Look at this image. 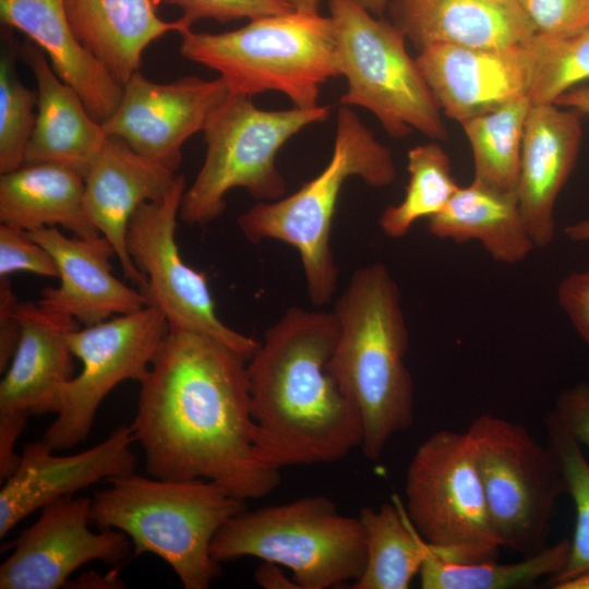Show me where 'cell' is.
Returning a JSON list of instances; mask_svg holds the SVG:
<instances>
[{
    "label": "cell",
    "mask_w": 589,
    "mask_h": 589,
    "mask_svg": "<svg viewBox=\"0 0 589 589\" xmlns=\"http://www.w3.org/2000/svg\"><path fill=\"white\" fill-rule=\"evenodd\" d=\"M407 158L409 179L405 195L378 218L380 228L390 238L406 236L418 220L442 212L459 188L450 159L437 142L412 147Z\"/></svg>",
    "instance_id": "obj_31"
},
{
    "label": "cell",
    "mask_w": 589,
    "mask_h": 589,
    "mask_svg": "<svg viewBox=\"0 0 589 589\" xmlns=\"http://www.w3.org/2000/svg\"><path fill=\"white\" fill-rule=\"evenodd\" d=\"M372 14L378 16L397 0H357Z\"/></svg>",
    "instance_id": "obj_46"
},
{
    "label": "cell",
    "mask_w": 589,
    "mask_h": 589,
    "mask_svg": "<svg viewBox=\"0 0 589 589\" xmlns=\"http://www.w3.org/2000/svg\"><path fill=\"white\" fill-rule=\"evenodd\" d=\"M582 128L577 111L532 104L525 124L517 196L536 248L555 236L554 207L577 160Z\"/></svg>",
    "instance_id": "obj_21"
},
{
    "label": "cell",
    "mask_w": 589,
    "mask_h": 589,
    "mask_svg": "<svg viewBox=\"0 0 589 589\" xmlns=\"http://www.w3.org/2000/svg\"><path fill=\"white\" fill-rule=\"evenodd\" d=\"M256 584L265 589H300L293 578L286 576L284 567L263 561L254 574Z\"/></svg>",
    "instance_id": "obj_41"
},
{
    "label": "cell",
    "mask_w": 589,
    "mask_h": 589,
    "mask_svg": "<svg viewBox=\"0 0 589 589\" xmlns=\"http://www.w3.org/2000/svg\"><path fill=\"white\" fill-rule=\"evenodd\" d=\"M168 332L153 304L71 330L68 342L82 370L64 385L61 409L41 440L53 450L85 441L105 397L123 381L146 377Z\"/></svg>",
    "instance_id": "obj_12"
},
{
    "label": "cell",
    "mask_w": 589,
    "mask_h": 589,
    "mask_svg": "<svg viewBox=\"0 0 589 589\" xmlns=\"http://www.w3.org/2000/svg\"><path fill=\"white\" fill-rule=\"evenodd\" d=\"M557 301L589 349V271L567 275L557 287Z\"/></svg>",
    "instance_id": "obj_39"
},
{
    "label": "cell",
    "mask_w": 589,
    "mask_h": 589,
    "mask_svg": "<svg viewBox=\"0 0 589 589\" xmlns=\"http://www.w3.org/2000/svg\"><path fill=\"white\" fill-rule=\"evenodd\" d=\"M92 498L65 496L41 508L0 565L1 589H58L91 561L120 563L130 552L117 529H89Z\"/></svg>",
    "instance_id": "obj_15"
},
{
    "label": "cell",
    "mask_w": 589,
    "mask_h": 589,
    "mask_svg": "<svg viewBox=\"0 0 589 589\" xmlns=\"http://www.w3.org/2000/svg\"><path fill=\"white\" fill-rule=\"evenodd\" d=\"M358 177L374 188L396 179L393 154L349 107L338 109L332 157L325 168L290 195L259 201L237 218L252 243L278 240L299 253L306 290L314 305L328 303L337 288L338 268L330 245L340 191Z\"/></svg>",
    "instance_id": "obj_5"
},
{
    "label": "cell",
    "mask_w": 589,
    "mask_h": 589,
    "mask_svg": "<svg viewBox=\"0 0 589 589\" xmlns=\"http://www.w3.org/2000/svg\"><path fill=\"white\" fill-rule=\"evenodd\" d=\"M428 544V543H426ZM572 541L563 539L537 554L510 564L496 561L457 563L428 554L419 576L423 589H509L532 586L544 576H554L566 566Z\"/></svg>",
    "instance_id": "obj_30"
},
{
    "label": "cell",
    "mask_w": 589,
    "mask_h": 589,
    "mask_svg": "<svg viewBox=\"0 0 589 589\" xmlns=\"http://www.w3.org/2000/svg\"><path fill=\"white\" fill-rule=\"evenodd\" d=\"M84 178L53 163L24 164L0 177V221L27 231L62 227L74 236L99 235L84 211Z\"/></svg>",
    "instance_id": "obj_27"
},
{
    "label": "cell",
    "mask_w": 589,
    "mask_h": 589,
    "mask_svg": "<svg viewBox=\"0 0 589 589\" xmlns=\"http://www.w3.org/2000/svg\"><path fill=\"white\" fill-rule=\"evenodd\" d=\"M12 56L0 62V172L13 171L25 164V152L34 131L37 93L17 79Z\"/></svg>",
    "instance_id": "obj_34"
},
{
    "label": "cell",
    "mask_w": 589,
    "mask_h": 589,
    "mask_svg": "<svg viewBox=\"0 0 589 589\" xmlns=\"http://www.w3.org/2000/svg\"><path fill=\"white\" fill-rule=\"evenodd\" d=\"M132 425L117 428L101 443L73 455H53L43 440L27 443L0 491V538L49 503L104 479L134 472Z\"/></svg>",
    "instance_id": "obj_17"
},
{
    "label": "cell",
    "mask_w": 589,
    "mask_h": 589,
    "mask_svg": "<svg viewBox=\"0 0 589 589\" xmlns=\"http://www.w3.org/2000/svg\"><path fill=\"white\" fill-rule=\"evenodd\" d=\"M21 336L0 383V479L16 468L17 438L29 417L61 409L64 385L74 376L68 335L80 324L37 302H19Z\"/></svg>",
    "instance_id": "obj_14"
},
{
    "label": "cell",
    "mask_w": 589,
    "mask_h": 589,
    "mask_svg": "<svg viewBox=\"0 0 589 589\" xmlns=\"http://www.w3.org/2000/svg\"><path fill=\"white\" fill-rule=\"evenodd\" d=\"M406 513L431 552L457 563L496 561L502 548L467 432L425 438L406 473Z\"/></svg>",
    "instance_id": "obj_10"
},
{
    "label": "cell",
    "mask_w": 589,
    "mask_h": 589,
    "mask_svg": "<svg viewBox=\"0 0 589 589\" xmlns=\"http://www.w3.org/2000/svg\"><path fill=\"white\" fill-rule=\"evenodd\" d=\"M338 337L327 369L358 408L369 460L413 423L414 388L405 362L409 332L397 283L382 263L358 268L333 309Z\"/></svg>",
    "instance_id": "obj_3"
},
{
    "label": "cell",
    "mask_w": 589,
    "mask_h": 589,
    "mask_svg": "<svg viewBox=\"0 0 589 589\" xmlns=\"http://www.w3.org/2000/svg\"><path fill=\"white\" fill-rule=\"evenodd\" d=\"M108 481L110 486L92 497L91 521L125 533L134 555L164 560L183 588L207 589L220 574L212 542L245 509L244 501L206 479H148L133 472Z\"/></svg>",
    "instance_id": "obj_4"
},
{
    "label": "cell",
    "mask_w": 589,
    "mask_h": 589,
    "mask_svg": "<svg viewBox=\"0 0 589 589\" xmlns=\"http://www.w3.org/2000/svg\"><path fill=\"white\" fill-rule=\"evenodd\" d=\"M532 103L516 98L460 123L472 151L474 178L504 192H517L525 124Z\"/></svg>",
    "instance_id": "obj_29"
},
{
    "label": "cell",
    "mask_w": 589,
    "mask_h": 589,
    "mask_svg": "<svg viewBox=\"0 0 589 589\" xmlns=\"http://www.w3.org/2000/svg\"><path fill=\"white\" fill-rule=\"evenodd\" d=\"M564 233L572 241L589 243V218L568 225Z\"/></svg>",
    "instance_id": "obj_44"
},
{
    "label": "cell",
    "mask_w": 589,
    "mask_h": 589,
    "mask_svg": "<svg viewBox=\"0 0 589 589\" xmlns=\"http://www.w3.org/2000/svg\"><path fill=\"white\" fill-rule=\"evenodd\" d=\"M247 362L207 335L169 328L131 424L151 476L211 480L243 501L279 485L280 469L257 449Z\"/></svg>",
    "instance_id": "obj_1"
},
{
    "label": "cell",
    "mask_w": 589,
    "mask_h": 589,
    "mask_svg": "<svg viewBox=\"0 0 589 589\" xmlns=\"http://www.w3.org/2000/svg\"><path fill=\"white\" fill-rule=\"evenodd\" d=\"M79 38L122 85L139 71L144 50L164 35L191 29L182 17L165 21L157 0H63Z\"/></svg>",
    "instance_id": "obj_25"
},
{
    "label": "cell",
    "mask_w": 589,
    "mask_h": 589,
    "mask_svg": "<svg viewBox=\"0 0 589 589\" xmlns=\"http://www.w3.org/2000/svg\"><path fill=\"white\" fill-rule=\"evenodd\" d=\"M27 272L43 277L58 278L53 257L29 231L7 224L0 225V278Z\"/></svg>",
    "instance_id": "obj_36"
},
{
    "label": "cell",
    "mask_w": 589,
    "mask_h": 589,
    "mask_svg": "<svg viewBox=\"0 0 589 589\" xmlns=\"http://www.w3.org/2000/svg\"><path fill=\"white\" fill-rule=\"evenodd\" d=\"M228 95L220 77L183 76L156 83L137 71L123 85L116 111L101 124L107 135L176 172L185 141L203 131Z\"/></svg>",
    "instance_id": "obj_16"
},
{
    "label": "cell",
    "mask_w": 589,
    "mask_h": 589,
    "mask_svg": "<svg viewBox=\"0 0 589 589\" xmlns=\"http://www.w3.org/2000/svg\"><path fill=\"white\" fill-rule=\"evenodd\" d=\"M416 60L442 113L459 124L528 96L531 86L533 62L526 43L492 49L434 45Z\"/></svg>",
    "instance_id": "obj_18"
},
{
    "label": "cell",
    "mask_w": 589,
    "mask_h": 589,
    "mask_svg": "<svg viewBox=\"0 0 589 589\" xmlns=\"http://www.w3.org/2000/svg\"><path fill=\"white\" fill-rule=\"evenodd\" d=\"M296 10L303 12H320L323 0H290Z\"/></svg>",
    "instance_id": "obj_47"
},
{
    "label": "cell",
    "mask_w": 589,
    "mask_h": 589,
    "mask_svg": "<svg viewBox=\"0 0 589 589\" xmlns=\"http://www.w3.org/2000/svg\"><path fill=\"white\" fill-rule=\"evenodd\" d=\"M432 236L464 243L479 241L490 256L517 264L536 248L517 192H504L473 180L459 187L442 212L429 219Z\"/></svg>",
    "instance_id": "obj_26"
},
{
    "label": "cell",
    "mask_w": 589,
    "mask_h": 589,
    "mask_svg": "<svg viewBox=\"0 0 589 589\" xmlns=\"http://www.w3.org/2000/svg\"><path fill=\"white\" fill-rule=\"evenodd\" d=\"M21 48L37 83L36 122L25 164H59L84 178L108 135L79 94L55 73L44 50L31 41Z\"/></svg>",
    "instance_id": "obj_24"
},
{
    "label": "cell",
    "mask_w": 589,
    "mask_h": 589,
    "mask_svg": "<svg viewBox=\"0 0 589 589\" xmlns=\"http://www.w3.org/2000/svg\"><path fill=\"white\" fill-rule=\"evenodd\" d=\"M327 1L340 74L348 83L339 104L369 110L393 137L417 130L446 140L443 113L406 49L404 32L357 0Z\"/></svg>",
    "instance_id": "obj_9"
},
{
    "label": "cell",
    "mask_w": 589,
    "mask_h": 589,
    "mask_svg": "<svg viewBox=\"0 0 589 589\" xmlns=\"http://www.w3.org/2000/svg\"><path fill=\"white\" fill-rule=\"evenodd\" d=\"M546 445L555 456L564 478L566 493L572 496L576 525L568 562L551 576V586L589 572V464L580 443L563 426L553 410L543 419Z\"/></svg>",
    "instance_id": "obj_32"
},
{
    "label": "cell",
    "mask_w": 589,
    "mask_h": 589,
    "mask_svg": "<svg viewBox=\"0 0 589 589\" xmlns=\"http://www.w3.org/2000/svg\"><path fill=\"white\" fill-rule=\"evenodd\" d=\"M552 410L580 445L589 447V383H577L560 392Z\"/></svg>",
    "instance_id": "obj_38"
},
{
    "label": "cell",
    "mask_w": 589,
    "mask_h": 589,
    "mask_svg": "<svg viewBox=\"0 0 589 589\" xmlns=\"http://www.w3.org/2000/svg\"><path fill=\"white\" fill-rule=\"evenodd\" d=\"M526 44L533 62L528 93L532 104H554L589 79V27L565 37L536 33Z\"/></svg>",
    "instance_id": "obj_33"
},
{
    "label": "cell",
    "mask_w": 589,
    "mask_h": 589,
    "mask_svg": "<svg viewBox=\"0 0 589 589\" xmlns=\"http://www.w3.org/2000/svg\"><path fill=\"white\" fill-rule=\"evenodd\" d=\"M329 116L326 105L265 110L251 97L229 94L202 131L205 159L185 189L179 219L190 226L209 224L224 213L226 195L236 188L259 201L285 196L286 180L276 166L279 149L301 130Z\"/></svg>",
    "instance_id": "obj_8"
},
{
    "label": "cell",
    "mask_w": 589,
    "mask_h": 589,
    "mask_svg": "<svg viewBox=\"0 0 589 589\" xmlns=\"http://www.w3.org/2000/svg\"><path fill=\"white\" fill-rule=\"evenodd\" d=\"M182 11V19L191 26L203 19L219 23L235 20H255L296 10L290 0H157Z\"/></svg>",
    "instance_id": "obj_35"
},
{
    "label": "cell",
    "mask_w": 589,
    "mask_h": 589,
    "mask_svg": "<svg viewBox=\"0 0 589 589\" xmlns=\"http://www.w3.org/2000/svg\"><path fill=\"white\" fill-rule=\"evenodd\" d=\"M334 311L292 306L247 362L262 460L287 466L334 462L360 447L361 414L327 369L338 337Z\"/></svg>",
    "instance_id": "obj_2"
},
{
    "label": "cell",
    "mask_w": 589,
    "mask_h": 589,
    "mask_svg": "<svg viewBox=\"0 0 589 589\" xmlns=\"http://www.w3.org/2000/svg\"><path fill=\"white\" fill-rule=\"evenodd\" d=\"M552 587L555 589H589V572L557 582Z\"/></svg>",
    "instance_id": "obj_45"
},
{
    "label": "cell",
    "mask_w": 589,
    "mask_h": 589,
    "mask_svg": "<svg viewBox=\"0 0 589 589\" xmlns=\"http://www.w3.org/2000/svg\"><path fill=\"white\" fill-rule=\"evenodd\" d=\"M211 553L218 563L256 557L292 573L300 589H328L356 581L366 561L357 517L338 512L325 495L245 509L216 533Z\"/></svg>",
    "instance_id": "obj_7"
},
{
    "label": "cell",
    "mask_w": 589,
    "mask_h": 589,
    "mask_svg": "<svg viewBox=\"0 0 589 589\" xmlns=\"http://www.w3.org/2000/svg\"><path fill=\"white\" fill-rule=\"evenodd\" d=\"M19 299L9 277L0 278V371L9 366L16 350L21 324L17 315Z\"/></svg>",
    "instance_id": "obj_40"
},
{
    "label": "cell",
    "mask_w": 589,
    "mask_h": 589,
    "mask_svg": "<svg viewBox=\"0 0 589 589\" xmlns=\"http://www.w3.org/2000/svg\"><path fill=\"white\" fill-rule=\"evenodd\" d=\"M0 15L44 50L55 73L79 94L94 119L103 123L111 117L123 85L79 40L63 0H0Z\"/></svg>",
    "instance_id": "obj_23"
},
{
    "label": "cell",
    "mask_w": 589,
    "mask_h": 589,
    "mask_svg": "<svg viewBox=\"0 0 589 589\" xmlns=\"http://www.w3.org/2000/svg\"><path fill=\"white\" fill-rule=\"evenodd\" d=\"M502 548L522 557L545 549L558 497L566 493L550 447L521 424L484 413L467 429Z\"/></svg>",
    "instance_id": "obj_11"
},
{
    "label": "cell",
    "mask_w": 589,
    "mask_h": 589,
    "mask_svg": "<svg viewBox=\"0 0 589 589\" xmlns=\"http://www.w3.org/2000/svg\"><path fill=\"white\" fill-rule=\"evenodd\" d=\"M392 5L394 24L419 51L434 45L514 47L537 33L516 0H397Z\"/></svg>",
    "instance_id": "obj_22"
},
{
    "label": "cell",
    "mask_w": 589,
    "mask_h": 589,
    "mask_svg": "<svg viewBox=\"0 0 589 589\" xmlns=\"http://www.w3.org/2000/svg\"><path fill=\"white\" fill-rule=\"evenodd\" d=\"M72 588H123L124 584L119 579L117 574L99 575L89 572L81 575L76 580L72 581Z\"/></svg>",
    "instance_id": "obj_42"
},
{
    "label": "cell",
    "mask_w": 589,
    "mask_h": 589,
    "mask_svg": "<svg viewBox=\"0 0 589 589\" xmlns=\"http://www.w3.org/2000/svg\"><path fill=\"white\" fill-rule=\"evenodd\" d=\"M181 38V56L216 71L233 95L273 91L312 108L321 86L341 76L332 20L320 12L264 16L218 34L189 29Z\"/></svg>",
    "instance_id": "obj_6"
},
{
    "label": "cell",
    "mask_w": 589,
    "mask_h": 589,
    "mask_svg": "<svg viewBox=\"0 0 589 589\" xmlns=\"http://www.w3.org/2000/svg\"><path fill=\"white\" fill-rule=\"evenodd\" d=\"M176 178V172L109 135L84 177L85 214L115 248L124 277L142 292L147 280L127 249L129 223L142 204L165 196Z\"/></svg>",
    "instance_id": "obj_20"
},
{
    "label": "cell",
    "mask_w": 589,
    "mask_h": 589,
    "mask_svg": "<svg viewBox=\"0 0 589 589\" xmlns=\"http://www.w3.org/2000/svg\"><path fill=\"white\" fill-rule=\"evenodd\" d=\"M538 34L565 37L589 27V0H516Z\"/></svg>",
    "instance_id": "obj_37"
},
{
    "label": "cell",
    "mask_w": 589,
    "mask_h": 589,
    "mask_svg": "<svg viewBox=\"0 0 589 589\" xmlns=\"http://www.w3.org/2000/svg\"><path fill=\"white\" fill-rule=\"evenodd\" d=\"M554 104L573 109L577 112L589 115V86L572 88L562 95Z\"/></svg>",
    "instance_id": "obj_43"
},
{
    "label": "cell",
    "mask_w": 589,
    "mask_h": 589,
    "mask_svg": "<svg viewBox=\"0 0 589 589\" xmlns=\"http://www.w3.org/2000/svg\"><path fill=\"white\" fill-rule=\"evenodd\" d=\"M400 503H384L378 509H360L366 561L354 589H407L428 554V544L411 524Z\"/></svg>",
    "instance_id": "obj_28"
},
{
    "label": "cell",
    "mask_w": 589,
    "mask_h": 589,
    "mask_svg": "<svg viewBox=\"0 0 589 589\" xmlns=\"http://www.w3.org/2000/svg\"><path fill=\"white\" fill-rule=\"evenodd\" d=\"M53 257L60 284L41 290L37 303L83 326L134 312L149 304L146 296L112 274L115 248L107 238L67 237L57 227L29 231Z\"/></svg>",
    "instance_id": "obj_19"
},
{
    "label": "cell",
    "mask_w": 589,
    "mask_h": 589,
    "mask_svg": "<svg viewBox=\"0 0 589 589\" xmlns=\"http://www.w3.org/2000/svg\"><path fill=\"white\" fill-rule=\"evenodd\" d=\"M185 189L179 175L165 196L135 211L127 230L128 252L147 280L143 293L164 313L169 328L207 335L249 361L260 341L218 317L206 275L181 257L176 229Z\"/></svg>",
    "instance_id": "obj_13"
}]
</instances>
